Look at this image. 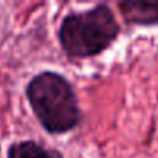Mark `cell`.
Segmentation results:
<instances>
[{
    "label": "cell",
    "mask_w": 158,
    "mask_h": 158,
    "mask_svg": "<svg viewBox=\"0 0 158 158\" xmlns=\"http://www.w3.org/2000/svg\"><path fill=\"white\" fill-rule=\"evenodd\" d=\"M27 98L36 118L48 133H67L81 123L74 90L59 73L42 71L34 76L27 85Z\"/></svg>",
    "instance_id": "6da1fadb"
},
{
    "label": "cell",
    "mask_w": 158,
    "mask_h": 158,
    "mask_svg": "<svg viewBox=\"0 0 158 158\" xmlns=\"http://www.w3.org/2000/svg\"><path fill=\"white\" fill-rule=\"evenodd\" d=\"M119 25L107 5H96L87 11L70 13L60 22L59 42L68 57H92L107 50Z\"/></svg>",
    "instance_id": "7a4b0ae2"
},
{
    "label": "cell",
    "mask_w": 158,
    "mask_h": 158,
    "mask_svg": "<svg viewBox=\"0 0 158 158\" xmlns=\"http://www.w3.org/2000/svg\"><path fill=\"white\" fill-rule=\"evenodd\" d=\"M118 6L129 23L139 27L158 25V0H124Z\"/></svg>",
    "instance_id": "3957f363"
},
{
    "label": "cell",
    "mask_w": 158,
    "mask_h": 158,
    "mask_svg": "<svg viewBox=\"0 0 158 158\" xmlns=\"http://www.w3.org/2000/svg\"><path fill=\"white\" fill-rule=\"evenodd\" d=\"M8 158H62V155L36 141H19L10 146Z\"/></svg>",
    "instance_id": "277c9868"
}]
</instances>
